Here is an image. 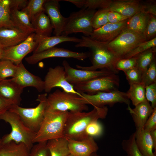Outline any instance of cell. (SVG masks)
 Here are the masks:
<instances>
[{"mask_svg":"<svg viewBox=\"0 0 156 156\" xmlns=\"http://www.w3.org/2000/svg\"><path fill=\"white\" fill-rule=\"evenodd\" d=\"M81 41L76 44V47H85L90 50L92 65L84 66L76 65L79 69L96 70L98 69H106L117 74L119 71L115 67L117 62L120 59L111 51L107 46L108 42L99 41L90 36H82Z\"/></svg>","mask_w":156,"mask_h":156,"instance_id":"cell-1","label":"cell"},{"mask_svg":"<svg viewBox=\"0 0 156 156\" xmlns=\"http://www.w3.org/2000/svg\"><path fill=\"white\" fill-rule=\"evenodd\" d=\"M93 109L88 112H69L64 127V138L68 140L81 141L89 136L86 129L91 122L106 117L108 108L93 106Z\"/></svg>","mask_w":156,"mask_h":156,"instance_id":"cell-2","label":"cell"},{"mask_svg":"<svg viewBox=\"0 0 156 156\" xmlns=\"http://www.w3.org/2000/svg\"><path fill=\"white\" fill-rule=\"evenodd\" d=\"M69 112L46 109L43 121L36 133L34 143L64 138V127Z\"/></svg>","mask_w":156,"mask_h":156,"instance_id":"cell-3","label":"cell"},{"mask_svg":"<svg viewBox=\"0 0 156 156\" xmlns=\"http://www.w3.org/2000/svg\"><path fill=\"white\" fill-rule=\"evenodd\" d=\"M0 120L8 123L12 128L10 133L1 138L3 144L11 141L17 143H22L30 150L34 145L36 133L25 125L18 114L9 110L0 115Z\"/></svg>","mask_w":156,"mask_h":156,"instance_id":"cell-4","label":"cell"},{"mask_svg":"<svg viewBox=\"0 0 156 156\" xmlns=\"http://www.w3.org/2000/svg\"><path fill=\"white\" fill-rule=\"evenodd\" d=\"M47 93L39 94L36 100L39 104L34 108H26L12 105L9 110L18 114L25 125L36 133L43 121L47 105Z\"/></svg>","mask_w":156,"mask_h":156,"instance_id":"cell-5","label":"cell"},{"mask_svg":"<svg viewBox=\"0 0 156 156\" xmlns=\"http://www.w3.org/2000/svg\"><path fill=\"white\" fill-rule=\"evenodd\" d=\"M46 109L76 112L88 110V107L78 94L57 89L47 96Z\"/></svg>","mask_w":156,"mask_h":156,"instance_id":"cell-6","label":"cell"},{"mask_svg":"<svg viewBox=\"0 0 156 156\" xmlns=\"http://www.w3.org/2000/svg\"><path fill=\"white\" fill-rule=\"evenodd\" d=\"M143 34L125 29L114 40L108 42L109 49L120 59L146 41Z\"/></svg>","mask_w":156,"mask_h":156,"instance_id":"cell-7","label":"cell"},{"mask_svg":"<svg viewBox=\"0 0 156 156\" xmlns=\"http://www.w3.org/2000/svg\"><path fill=\"white\" fill-rule=\"evenodd\" d=\"M120 81L118 76L112 74L78 83L74 85V88L79 93L94 94L118 90Z\"/></svg>","mask_w":156,"mask_h":156,"instance_id":"cell-8","label":"cell"},{"mask_svg":"<svg viewBox=\"0 0 156 156\" xmlns=\"http://www.w3.org/2000/svg\"><path fill=\"white\" fill-rule=\"evenodd\" d=\"M96 10L82 9L72 13L61 35L68 36L73 33L81 32L89 36L94 29L92 24Z\"/></svg>","mask_w":156,"mask_h":156,"instance_id":"cell-9","label":"cell"},{"mask_svg":"<svg viewBox=\"0 0 156 156\" xmlns=\"http://www.w3.org/2000/svg\"><path fill=\"white\" fill-rule=\"evenodd\" d=\"M84 103L93 106L102 107L108 105L110 107L117 103H124L130 105L131 102L126 92L117 90L110 92H101L94 94L80 93Z\"/></svg>","mask_w":156,"mask_h":156,"instance_id":"cell-10","label":"cell"},{"mask_svg":"<svg viewBox=\"0 0 156 156\" xmlns=\"http://www.w3.org/2000/svg\"><path fill=\"white\" fill-rule=\"evenodd\" d=\"M44 81V90L46 93L50 92L53 88L59 87L64 91L76 94L82 97L81 94L74 89V86L67 81L66 73L62 66L58 65L54 68H49Z\"/></svg>","mask_w":156,"mask_h":156,"instance_id":"cell-11","label":"cell"},{"mask_svg":"<svg viewBox=\"0 0 156 156\" xmlns=\"http://www.w3.org/2000/svg\"><path fill=\"white\" fill-rule=\"evenodd\" d=\"M35 35V33H32L22 42L4 49L2 60H10L16 65H19L23 58L37 47L38 42Z\"/></svg>","mask_w":156,"mask_h":156,"instance_id":"cell-12","label":"cell"},{"mask_svg":"<svg viewBox=\"0 0 156 156\" xmlns=\"http://www.w3.org/2000/svg\"><path fill=\"white\" fill-rule=\"evenodd\" d=\"M66 73L67 81L73 86L78 83L112 74H116L107 69L98 70H88L76 69L71 67L66 60L62 63Z\"/></svg>","mask_w":156,"mask_h":156,"instance_id":"cell-13","label":"cell"},{"mask_svg":"<svg viewBox=\"0 0 156 156\" xmlns=\"http://www.w3.org/2000/svg\"><path fill=\"white\" fill-rule=\"evenodd\" d=\"M90 55V52H76L55 47L40 53L33 54L26 57L25 60L28 64H34L42 60L51 57L73 58L83 61L89 57Z\"/></svg>","mask_w":156,"mask_h":156,"instance_id":"cell-14","label":"cell"},{"mask_svg":"<svg viewBox=\"0 0 156 156\" xmlns=\"http://www.w3.org/2000/svg\"><path fill=\"white\" fill-rule=\"evenodd\" d=\"M61 0H46L44 4V12L49 18L52 25L53 34L55 36L61 35L68 22V17L61 14L59 2Z\"/></svg>","mask_w":156,"mask_h":156,"instance_id":"cell-15","label":"cell"},{"mask_svg":"<svg viewBox=\"0 0 156 156\" xmlns=\"http://www.w3.org/2000/svg\"><path fill=\"white\" fill-rule=\"evenodd\" d=\"M128 19L116 23H108L99 28L94 29L89 36L101 42H111L126 28Z\"/></svg>","mask_w":156,"mask_h":156,"instance_id":"cell-16","label":"cell"},{"mask_svg":"<svg viewBox=\"0 0 156 156\" xmlns=\"http://www.w3.org/2000/svg\"><path fill=\"white\" fill-rule=\"evenodd\" d=\"M18 66L15 76L11 79L17 85L24 88L28 87H34L39 92L44 90V81L39 77L29 71L22 62Z\"/></svg>","mask_w":156,"mask_h":156,"instance_id":"cell-17","label":"cell"},{"mask_svg":"<svg viewBox=\"0 0 156 156\" xmlns=\"http://www.w3.org/2000/svg\"><path fill=\"white\" fill-rule=\"evenodd\" d=\"M68 141L70 154L74 156H91L99 148L94 138L91 136L81 141Z\"/></svg>","mask_w":156,"mask_h":156,"instance_id":"cell-18","label":"cell"},{"mask_svg":"<svg viewBox=\"0 0 156 156\" xmlns=\"http://www.w3.org/2000/svg\"><path fill=\"white\" fill-rule=\"evenodd\" d=\"M29 35L15 27H0V44L5 49L16 45L25 40Z\"/></svg>","mask_w":156,"mask_h":156,"instance_id":"cell-19","label":"cell"},{"mask_svg":"<svg viewBox=\"0 0 156 156\" xmlns=\"http://www.w3.org/2000/svg\"><path fill=\"white\" fill-rule=\"evenodd\" d=\"M135 106L134 108L132 109L130 105L128 106L127 109L132 117L136 129H143L154 108L147 100Z\"/></svg>","mask_w":156,"mask_h":156,"instance_id":"cell-20","label":"cell"},{"mask_svg":"<svg viewBox=\"0 0 156 156\" xmlns=\"http://www.w3.org/2000/svg\"><path fill=\"white\" fill-rule=\"evenodd\" d=\"M23 89L11 79L0 81V97L11 101L14 105H20Z\"/></svg>","mask_w":156,"mask_h":156,"instance_id":"cell-21","label":"cell"},{"mask_svg":"<svg viewBox=\"0 0 156 156\" xmlns=\"http://www.w3.org/2000/svg\"><path fill=\"white\" fill-rule=\"evenodd\" d=\"M35 37L38 42V45L33 51V54L40 53L53 48L57 44L63 42H70L78 43L81 41V38L63 35L40 38L36 37L35 36Z\"/></svg>","mask_w":156,"mask_h":156,"instance_id":"cell-22","label":"cell"},{"mask_svg":"<svg viewBox=\"0 0 156 156\" xmlns=\"http://www.w3.org/2000/svg\"><path fill=\"white\" fill-rule=\"evenodd\" d=\"M139 0H111L108 9L130 18L140 11Z\"/></svg>","mask_w":156,"mask_h":156,"instance_id":"cell-23","label":"cell"},{"mask_svg":"<svg viewBox=\"0 0 156 156\" xmlns=\"http://www.w3.org/2000/svg\"><path fill=\"white\" fill-rule=\"evenodd\" d=\"M136 145L144 156H156L150 132L144 129H136L134 133Z\"/></svg>","mask_w":156,"mask_h":156,"instance_id":"cell-24","label":"cell"},{"mask_svg":"<svg viewBox=\"0 0 156 156\" xmlns=\"http://www.w3.org/2000/svg\"><path fill=\"white\" fill-rule=\"evenodd\" d=\"M10 16L15 27L30 35L35 32L33 26L27 14L22 10L10 9Z\"/></svg>","mask_w":156,"mask_h":156,"instance_id":"cell-25","label":"cell"},{"mask_svg":"<svg viewBox=\"0 0 156 156\" xmlns=\"http://www.w3.org/2000/svg\"><path fill=\"white\" fill-rule=\"evenodd\" d=\"M36 37L51 36L53 28L50 20L44 12L40 14L32 23Z\"/></svg>","mask_w":156,"mask_h":156,"instance_id":"cell-26","label":"cell"},{"mask_svg":"<svg viewBox=\"0 0 156 156\" xmlns=\"http://www.w3.org/2000/svg\"><path fill=\"white\" fill-rule=\"evenodd\" d=\"M149 15L141 11L138 12L128 19L126 28L139 34L144 35Z\"/></svg>","mask_w":156,"mask_h":156,"instance_id":"cell-27","label":"cell"},{"mask_svg":"<svg viewBox=\"0 0 156 156\" xmlns=\"http://www.w3.org/2000/svg\"><path fill=\"white\" fill-rule=\"evenodd\" d=\"M30 151L23 143L11 141L3 144L0 149V156H29Z\"/></svg>","mask_w":156,"mask_h":156,"instance_id":"cell-28","label":"cell"},{"mask_svg":"<svg viewBox=\"0 0 156 156\" xmlns=\"http://www.w3.org/2000/svg\"><path fill=\"white\" fill-rule=\"evenodd\" d=\"M47 145L51 156H68L70 154L68 140L64 138L49 140Z\"/></svg>","mask_w":156,"mask_h":156,"instance_id":"cell-29","label":"cell"},{"mask_svg":"<svg viewBox=\"0 0 156 156\" xmlns=\"http://www.w3.org/2000/svg\"><path fill=\"white\" fill-rule=\"evenodd\" d=\"M156 47L152 48L136 55L137 58L136 67L143 74L155 58Z\"/></svg>","mask_w":156,"mask_h":156,"instance_id":"cell-30","label":"cell"},{"mask_svg":"<svg viewBox=\"0 0 156 156\" xmlns=\"http://www.w3.org/2000/svg\"><path fill=\"white\" fill-rule=\"evenodd\" d=\"M126 92L128 99L135 106L146 100L145 95V87L141 83L131 84Z\"/></svg>","mask_w":156,"mask_h":156,"instance_id":"cell-31","label":"cell"},{"mask_svg":"<svg viewBox=\"0 0 156 156\" xmlns=\"http://www.w3.org/2000/svg\"><path fill=\"white\" fill-rule=\"evenodd\" d=\"M46 0H30L27 6L21 10L28 16L32 23L41 12H44V4Z\"/></svg>","mask_w":156,"mask_h":156,"instance_id":"cell-32","label":"cell"},{"mask_svg":"<svg viewBox=\"0 0 156 156\" xmlns=\"http://www.w3.org/2000/svg\"><path fill=\"white\" fill-rule=\"evenodd\" d=\"M10 0H0V27H15L10 16Z\"/></svg>","mask_w":156,"mask_h":156,"instance_id":"cell-33","label":"cell"},{"mask_svg":"<svg viewBox=\"0 0 156 156\" xmlns=\"http://www.w3.org/2000/svg\"><path fill=\"white\" fill-rule=\"evenodd\" d=\"M18 66L8 60H0V79H6L8 77H14L17 73Z\"/></svg>","mask_w":156,"mask_h":156,"instance_id":"cell-34","label":"cell"},{"mask_svg":"<svg viewBox=\"0 0 156 156\" xmlns=\"http://www.w3.org/2000/svg\"><path fill=\"white\" fill-rule=\"evenodd\" d=\"M121 145L123 149L128 156H144L136 145L134 133L131 134L128 139L123 140Z\"/></svg>","mask_w":156,"mask_h":156,"instance_id":"cell-35","label":"cell"},{"mask_svg":"<svg viewBox=\"0 0 156 156\" xmlns=\"http://www.w3.org/2000/svg\"><path fill=\"white\" fill-rule=\"evenodd\" d=\"M156 83V61L155 57L142 76L141 84L145 87Z\"/></svg>","mask_w":156,"mask_h":156,"instance_id":"cell-36","label":"cell"},{"mask_svg":"<svg viewBox=\"0 0 156 156\" xmlns=\"http://www.w3.org/2000/svg\"><path fill=\"white\" fill-rule=\"evenodd\" d=\"M108 9H99L94 14L92 20L94 29L99 28L108 23Z\"/></svg>","mask_w":156,"mask_h":156,"instance_id":"cell-37","label":"cell"},{"mask_svg":"<svg viewBox=\"0 0 156 156\" xmlns=\"http://www.w3.org/2000/svg\"><path fill=\"white\" fill-rule=\"evenodd\" d=\"M156 38L150 40L146 41L138 45L130 52L125 55L123 58H129L135 56L152 48L156 47Z\"/></svg>","mask_w":156,"mask_h":156,"instance_id":"cell-38","label":"cell"},{"mask_svg":"<svg viewBox=\"0 0 156 156\" xmlns=\"http://www.w3.org/2000/svg\"><path fill=\"white\" fill-rule=\"evenodd\" d=\"M156 16L149 14L144 35L146 40L148 41L156 37Z\"/></svg>","mask_w":156,"mask_h":156,"instance_id":"cell-39","label":"cell"},{"mask_svg":"<svg viewBox=\"0 0 156 156\" xmlns=\"http://www.w3.org/2000/svg\"><path fill=\"white\" fill-rule=\"evenodd\" d=\"M47 142L37 143L30 150L29 156H51Z\"/></svg>","mask_w":156,"mask_h":156,"instance_id":"cell-40","label":"cell"},{"mask_svg":"<svg viewBox=\"0 0 156 156\" xmlns=\"http://www.w3.org/2000/svg\"><path fill=\"white\" fill-rule=\"evenodd\" d=\"M129 85L141 83L142 74L136 67L124 71Z\"/></svg>","mask_w":156,"mask_h":156,"instance_id":"cell-41","label":"cell"},{"mask_svg":"<svg viewBox=\"0 0 156 156\" xmlns=\"http://www.w3.org/2000/svg\"><path fill=\"white\" fill-rule=\"evenodd\" d=\"M137 58L136 56L129 58H122L119 60L116 63L115 67L119 71L123 72L135 67Z\"/></svg>","mask_w":156,"mask_h":156,"instance_id":"cell-42","label":"cell"},{"mask_svg":"<svg viewBox=\"0 0 156 156\" xmlns=\"http://www.w3.org/2000/svg\"><path fill=\"white\" fill-rule=\"evenodd\" d=\"M86 132L88 136L94 138L99 137L103 134V127L98 120L94 121L88 125L86 129Z\"/></svg>","mask_w":156,"mask_h":156,"instance_id":"cell-43","label":"cell"},{"mask_svg":"<svg viewBox=\"0 0 156 156\" xmlns=\"http://www.w3.org/2000/svg\"><path fill=\"white\" fill-rule=\"evenodd\" d=\"M111 0H86L83 9H108Z\"/></svg>","mask_w":156,"mask_h":156,"instance_id":"cell-44","label":"cell"},{"mask_svg":"<svg viewBox=\"0 0 156 156\" xmlns=\"http://www.w3.org/2000/svg\"><path fill=\"white\" fill-rule=\"evenodd\" d=\"M145 91L146 100L151 102L153 108L156 107V83L146 86Z\"/></svg>","mask_w":156,"mask_h":156,"instance_id":"cell-45","label":"cell"},{"mask_svg":"<svg viewBox=\"0 0 156 156\" xmlns=\"http://www.w3.org/2000/svg\"><path fill=\"white\" fill-rule=\"evenodd\" d=\"M140 11L147 14L156 16V0L140 1Z\"/></svg>","mask_w":156,"mask_h":156,"instance_id":"cell-46","label":"cell"},{"mask_svg":"<svg viewBox=\"0 0 156 156\" xmlns=\"http://www.w3.org/2000/svg\"><path fill=\"white\" fill-rule=\"evenodd\" d=\"M143 129L149 132L156 129V107L153 109L152 112L146 120Z\"/></svg>","mask_w":156,"mask_h":156,"instance_id":"cell-47","label":"cell"},{"mask_svg":"<svg viewBox=\"0 0 156 156\" xmlns=\"http://www.w3.org/2000/svg\"><path fill=\"white\" fill-rule=\"evenodd\" d=\"M129 18L114 11L109 10L108 14V23H118L126 20Z\"/></svg>","mask_w":156,"mask_h":156,"instance_id":"cell-48","label":"cell"},{"mask_svg":"<svg viewBox=\"0 0 156 156\" xmlns=\"http://www.w3.org/2000/svg\"><path fill=\"white\" fill-rule=\"evenodd\" d=\"M28 1L26 0H10V8L21 10L27 6Z\"/></svg>","mask_w":156,"mask_h":156,"instance_id":"cell-49","label":"cell"},{"mask_svg":"<svg viewBox=\"0 0 156 156\" xmlns=\"http://www.w3.org/2000/svg\"><path fill=\"white\" fill-rule=\"evenodd\" d=\"M13 104L11 101L0 97V115L9 110Z\"/></svg>","mask_w":156,"mask_h":156,"instance_id":"cell-50","label":"cell"},{"mask_svg":"<svg viewBox=\"0 0 156 156\" xmlns=\"http://www.w3.org/2000/svg\"><path fill=\"white\" fill-rule=\"evenodd\" d=\"M71 3L79 8L84 7L86 2V0H62Z\"/></svg>","mask_w":156,"mask_h":156,"instance_id":"cell-51","label":"cell"},{"mask_svg":"<svg viewBox=\"0 0 156 156\" xmlns=\"http://www.w3.org/2000/svg\"><path fill=\"white\" fill-rule=\"evenodd\" d=\"M153 145L154 149L156 151V129L150 132Z\"/></svg>","mask_w":156,"mask_h":156,"instance_id":"cell-52","label":"cell"},{"mask_svg":"<svg viewBox=\"0 0 156 156\" xmlns=\"http://www.w3.org/2000/svg\"><path fill=\"white\" fill-rule=\"evenodd\" d=\"M4 48L0 44V60H2L3 55Z\"/></svg>","mask_w":156,"mask_h":156,"instance_id":"cell-53","label":"cell"},{"mask_svg":"<svg viewBox=\"0 0 156 156\" xmlns=\"http://www.w3.org/2000/svg\"><path fill=\"white\" fill-rule=\"evenodd\" d=\"M91 156H100L99 155H97L96 153H93ZM123 156H128V155H126Z\"/></svg>","mask_w":156,"mask_h":156,"instance_id":"cell-54","label":"cell"},{"mask_svg":"<svg viewBox=\"0 0 156 156\" xmlns=\"http://www.w3.org/2000/svg\"><path fill=\"white\" fill-rule=\"evenodd\" d=\"M3 145L1 139L0 138V149Z\"/></svg>","mask_w":156,"mask_h":156,"instance_id":"cell-55","label":"cell"},{"mask_svg":"<svg viewBox=\"0 0 156 156\" xmlns=\"http://www.w3.org/2000/svg\"><path fill=\"white\" fill-rule=\"evenodd\" d=\"M68 156H74L71 154H70Z\"/></svg>","mask_w":156,"mask_h":156,"instance_id":"cell-56","label":"cell"},{"mask_svg":"<svg viewBox=\"0 0 156 156\" xmlns=\"http://www.w3.org/2000/svg\"><path fill=\"white\" fill-rule=\"evenodd\" d=\"M1 80L0 79V81Z\"/></svg>","mask_w":156,"mask_h":156,"instance_id":"cell-57","label":"cell"}]
</instances>
